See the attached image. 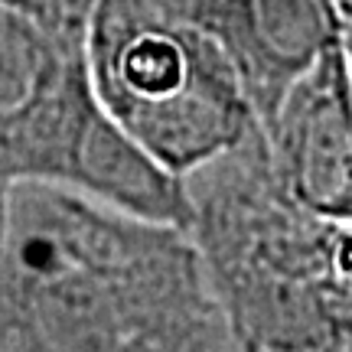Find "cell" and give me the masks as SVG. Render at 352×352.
Instances as JSON below:
<instances>
[{"label": "cell", "instance_id": "6da1fadb", "mask_svg": "<svg viewBox=\"0 0 352 352\" xmlns=\"http://www.w3.org/2000/svg\"><path fill=\"white\" fill-rule=\"evenodd\" d=\"M0 352H239L192 228L10 183Z\"/></svg>", "mask_w": 352, "mask_h": 352}, {"label": "cell", "instance_id": "7a4b0ae2", "mask_svg": "<svg viewBox=\"0 0 352 352\" xmlns=\"http://www.w3.org/2000/svg\"><path fill=\"white\" fill-rule=\"evenodd\" d=\"M183 179L239 352H316L352 336L329 297V219L277 179L264 127Z\"/></svg>", "mask_w": 352, "mask_h": 352}, {"label": "cell", "instance_id": "3957f363", "mask_svg": "<svg viewBox=\"0 0 352 352\" xmlns=\"http://www.w3.org/2000/svg\"><path fill=\"white\" fill-rule=\"evenodd\" d=\"M85 59L108 114L176 176L264 127L192 0H95Z\"/></svg>", "mask_w": 352, "mask_h": 352}, {"label": "cell", "instance_id": "277c9868", "mask_svg": "<svg viewBox=\"0 0 352 352\" xmlns=\"http://www.w3.org/2000/svg\"><path fill=\"white\" fill-rule=\"evenodd\" d=\"M277 179L303 209L352 219V82L342 46L294 82L264 121Z\"/></svg>", "mask_w": 352, "mask_h": 352}, {"label": "cell", "instance_id": "5b68a950", "mask_svg": "<svg viewBox=\"0 0 352 352\" xmlns=\"http://www.w3.org/2000/svg\"><path fill=\"white\" fill-rule=\"evenodd\" d=\"M222 43L261 124L294 82L340 46V0H192Z\"/></svg>", "mask_w": 352, "mask_h": 352}, {"label": "cell", "instance_id": "8992f818", "mask_svg": "<svg viewBox=\"0 0 352 352\" xmlns=\"http://www.w3.org/2000/svg\"><path fill=\"white\" fill-rule=\"evenodd\" d=\"M0 3L30 13L59 36H85L88 16L95 7V0H0Z\"/></svg>", "mask_w": 352, "mask_h": 352}, {"label": "cell", "instance_id": "52a82bcc", "mask_svg": "<svg viewBox=\"0 0 352 352\" xmlns=\"http://www.w3.org/2000/svg\"><path fill=\"white\" fill-rule=\"evenodd\" d=\"M342 7V33H340V46H342V59L349 69V82H352V0H340Z\"/></svg>", "mask_w": 352, "mask_h": 352}, {"label": "cell", "instance_id": "ba28073f", "mask_svg": "<svg viewBox=\"0 0 352 352\" xmlns=\"http://www.w3.org/2000/svg\"><path fill=\"white\" fill-rule=\"evenodd\" d=\"M7 206H10V183L0 179V248H3V232H7Z\"/></svg>", "mask_w": 352, "mask_h": 352}]
</instances>
